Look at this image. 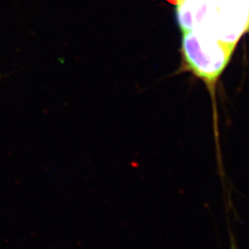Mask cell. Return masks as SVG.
<instances>
[{"label": "cell", "instance_id": "6da1fadb", "mask_svg": "<svg viewBox=\"0 0 249 249\" xmlns=\"http://www.w3.org/2000/svg\"><path fill=\"white\" fill-rule=\"evenodd\" d=\"M234 49L211 36L191 31L183 34L180 51L185 69L213 87L230 63Z\"/></svg>", "mask_w": 249, "mask_h": 249}]
</instances>
